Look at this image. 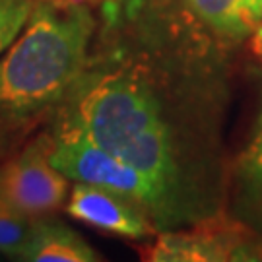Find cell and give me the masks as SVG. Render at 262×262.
Listing matches in <instances>:
<instances>
[{
  "mask_svg": "<svg viewBox=\"0 0 262 262\" xmlns=\"http://www.w3.org/2000/svg\"><path fill=\"white\" fill-rule=\"evenodd\" d=\"M94 29L84 4L33 0L21 31L0 55V126H19L70 92Z\"/></svg>",
  "mask_w": 262,
  "mask_h": 262,
  "instance_id": "obj_1",
  "label": "cell"
},
{
  "mask_svg": "<svg viewBox=\"0 0 262 262\" xmlns=\"http://www.w3.org/2000/svg\"><path fill=\"white\" fill-rule=\"evenodd\" d=\"M66 124L119 156L150 181L175 210L179 165L158 97L128 72L105 74L82 88Z\"/></svg>",
  "mask_w": 262,
  "mask_h": 262,
  "instance_id": "obj_2",
  "label": "cell"
},
{
  "mask_svg": "<svg viewBox=\"0 0 262 262\" xmlns=\"http://www.w3.org/2000/svg\"><path fill=\"white\" fill-rule=\"evenodd\" d=\"M51 163L68 181L88 183L124 194L154 217L167 220L175 212L138 169L95 144L85 132L72 124H64L53 138Z\"/></svg>",
  "mask_w": 262,
  "mask_h": 262,
  "instance_id": "obj_3",
  "label": "cell"
},
{
  "mask_svg": "<svg viewBox=\"0 0 262 262\" xmlns=\"http://www.w3.org/2000/svg\"><path fill=\"white\" fill-rule=\"evenodd\" d=\"M53 140L41 138L0 167V198L31 220L53 214L68 200V177L51 163Z\"/></svg>",
  "mask_w": 262,
  "mask_h": 262,
  "instance_id": "obj_4",
  "label": "cell"
},
{
  "mask_svg": "<svg viewBox=\"0 0 262 262\" xmlns=\"http://www.w3.org/2000/svg\"><path fill=\"white\" fill-rule=\"evenodd\" d=\"M66 214L82 224L124 239L154 235L150 214L124 194L88 183H76L68 192Z\"/></svg>",
  "mask_w": 262,
  "mask_h": 262,
  "instance_id": "obj_5",
  "label": "cell"
},
{
  "mask_svg": "<svg viewBox=\"0 0 262 262\" xmlns=\"http://www.w3.org/2000/svg\"><path fill=\"white\" fill-rule=\"evenodd\" d=\"M146 260L154 262H217L237 260L253 251L243 249V237L227 227L208 225L190 231L163 233L144 249Z\"/></svg>",
  "mask_w": 262,
  "mask_h": 262,
  "instance_id": "obj_6",
  "label": "cell"
},
{
  "mask_svg": "<svg viewBox=\"0 0 262 262\" xmlns=\"http://www.w3.org/2000/svg\"><path fill=\"white\" fill-rule=\"evenodd\" d=\"M24 260L33 262H97L101 256L72 227L49 215L33 220Z\"/></svg>",
  "mask_w": 262,
  "mask_h": 262,
  "instance_id": "obj_7",
  "label": "cell"
},
{
  "mask_svg": "<svg viewBox=\"0 0 262 262\" xmlns=\"http://www.w3.org/2000/svg\"><path fill=\"white\" fill-rule=\"evenodd\" d=\"M185 4L222 37H249L262 26V0H185Z\"/></svg>",
  "mask_w": 262,
  "mask_h": 262,
  "instance_id": "obj_8",
  "label": "cell"
},
{
  "mask_svg": "<svg viewBox=\"0 0 262 262\" xmlns=\"http://www.w3.org/2000/svg\"><path fill=\"white\" fill-rule=\"evenodd\" d=\"M235 177L243 206L262 222V103L253 134L237 159Z\"/></svg>",
  "mask_w": 262,
  "mask_h": 262,
  "instance_id": "obj_9",
  "label": "cell"
},
{
  "mask_svg": "<svg viewBox=\"0 0 262 262\" xmlns=\"http://www.w3.org/2000/svg\"><path fill=\"white\" fill-rule=\"evenodd\" d=\"M33 229V220L19 214L0 198V253L24 256Z\"/></svg>",
  "mask_w": 262,
  "mask_h": 262,
  "instance_id": "obj_10",
  "label": "cell"
},
{
  "mask_svg": "<svg viewBox=\"0 0 262 262\" xmlns=\"http://www.w3.org/2000/svg\"><path fill=\"white\" fill-rule=\"evenodd\" d=\"M31 6L33 0H0V55L21 31Z\"/></svg>",
  "mask_w": 262,
  "mask_h": 262,
  "instance_id": "obj_11",
  "label": "cell"
},
{
  "mask_svg": "<svg viewBox=\"0 0 262 262\" xmlns=\"http://www.w3.org/2000/svg\"><path fill=\"white\" fill-rule=\"evenodd\" d=\"M251 51L254 53L256 58L262 60V26L251 35Z\"/></svg>",
  "mask_w": 262,
  "mask_h": 262,
  "instance_id": "obj_12",
  "label": "cell"
},
{
  "mask_svg": "<svg viewBox=\"0 0 262 262\" xmlns=\"http://www.w3.org/2000/svg\"><path fill=\"white\" fill-rule=\"evenodd\" d=\"M254 258H262V247H260V249H256V251H254Z\"/></svg>",
  "mask_w": 262,
  "mask_h": 262,
  "instance_id": "obj_13",
  "label": "cell"
}]
</instances>
